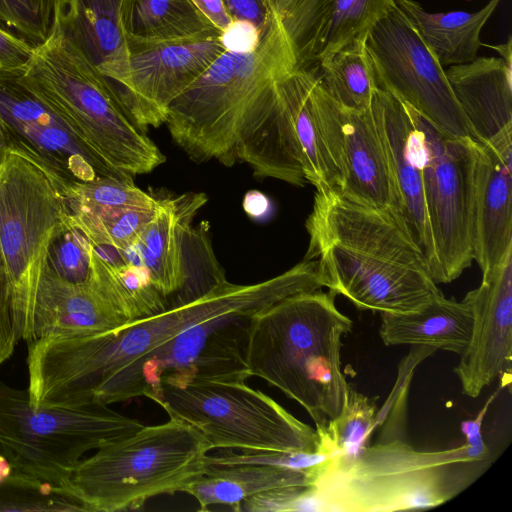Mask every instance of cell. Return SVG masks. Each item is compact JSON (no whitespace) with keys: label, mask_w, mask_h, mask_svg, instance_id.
I'll list each match as a JSON object with an SVG mask.
<instances>
[{"label":"cell","mask_w":512,"mask_h":512,"mask_svg":"<svg viewBox=\"0 0 512 512\" xmlns=\"http://www.w3.org/2000/svg\"><path fill=\"white\" fill-rule=\"evenodd\" d=\"M322 288L317 264L302 260L254 284L220 283L203 296L115 330L57 335L27 343L33 407L111 405L137 398L140 370L162 345L212 318H250L287 296Z\"/></svg>","instance_id":"obj_1"},{"label":"cell","mask_w":512,"mask_h":512,"mask_svg":"<svg viewBox=\"0 0 512 512\" xmlns=\"http://www.w3.org/2000/svg\"><path fill=\"white\" fill-rule=\"evenodd\" d=\"M305 227L304 259L317 262L323 287L359 310L408 313L443 294L421 249L388 211L316 190Z\"/></svg>","instance_id":"obj_2"},{"label":"cell","mask_w":512,"mask_h":512,"mask_svg":"<svg viewBox=\"0 0 512 512\" xmlns=\"http://www.w3.org/2000/svg\"><path fill=\"white\" fill-rule=\"evenodd\" d=\"M321 289L299 292L252 315L246 327L248 373L301 405L323 429L342 407L348 382L341 368L342 337L353 323Z\"/></svg>","instance_id":"obj_3"},{"label":"cell","mask_w":512,"mask_h":512,"mask_svg":"<svg viewBox=\"0 0 512 512\" xmlns=\"http://www.w3.org/2000/svg\"><path fill=\"white\" fill-rule=\"evenodd\" d=\"M487 445L421 451L402 440L334 454L308 468L310 511L428 509L469 487L490 465Z\"/></svg>","instance_id":"obj_4"},{"label":"cell","mask_w":512,"mask_h":512,"mask_svg":"<svg viewBox=\"0 0 512 512\" xmlns=\"http://www.w3.org/2000/svg\"><path fill=\"white\" fill-rule=\"evenodd\" d=\"M210 451L196 429L169 418L81 459L57 490L86 512L138 510L156 496L185 492L204 472Z\"/></svg>","instance_id":"obj_5"},{"label":"cell","mask_w":512,"mask_h":512,"mask_svg":"<svg viewBox=\"0 0 512 512\" xmlns=\"http://www.w3.org/2000/svg\"><path fill=\"white\" fill-rule=\"evenodd\" d=\"M287 38L276 20L251 48L226 49L169 105L165 123L194 162L232 165L240 121L252 102L281 74L293 70Z\"/></svg>","instance_id":"obj_6"},{"label":"cell","mask_w":512,"mask_h":512,"mask_svg":"<svg viewBox=\"0 0 512 512\" xmlns=\"http://www.w3.org/2000/svg\"><path fill=\"white\" fill-rule=\"evenodd\" d=\"M24 82L98 155L134 177L163 164L164 154L108 81L53 37L22 71Z\"/></svg>","instance_id":"obj_7"},{"label":"cell","mask_w":512,"mask_h":512,"mask_svg":"<svg viewBox=\"0 0 512 512\" xmlns=\"http://www.w3.org/2000/svg\"><path fill=\"white\" fill-rule=\"evenodd\" d=\"M143 426L104 404L33 407L27 390L0 380V454L12 473L55 489L87 452Z\"/></svg>","instance_id":"obj_8"},{"label":"cell","mask_w":512,"mask_h":512,"mask_svg":"<svg viewBox=\"0 0 512 512\" xmlns=\"http://www.w3.org/2000/svg\"><path fill=\"white\" fill-rule=\"evenodd\" d=\"M150 400L169 418L196 429L210 450L319 452L315 428L246 380L196 378L181 384L163 383Z\"/></svg>","instance_id":"obj_9"},{"label":"cell","mask_w":512,"mask_h":512,"mask_svg":"<svg viewBox=\"0 0 512 512\" xmlns=\"http://www.w3.org/2000/svg\"><path fill=\"white\" fill-rule=\"evenodd\" d=\"M404 104V103H403ZM416 131L436 284L457 279L473 261L475 140L453 137L404 104Z\"/></svg>","instance_id":"obj_10"},{"label":"cell","mask_w":512,"mask_h":512,"mask_svg":"<svg viewBox=\"0 0 512 512\" xmlns=\"http://www.w3.org/2000/svg\"><path fill=\"white\" fill-rule=\"evenodd\" d=\"M62 196L33 161L8 151L0 166V250L13 323L32 301L51 239L64 220Z\"/></svg>","instance_id":"obj_11"},{"label":"cell","mask_w":512,"mask_h":512,"mask_svg":"<svg viewBox=\"0 0 512 512\" xmlns=\"http://www.w3.org/2000/svg\"><path fill=\"white\" fill-rule=\"evenodd\" d=\"M365 48L378 89L412 107L443 132L474 140L444 67L396 4L372 26Z\"/></svg>","instance_id":"obj_12"},{"label":"cell","mask_w":512,"mask_h":512,"mask_svg":"<svg viewBox=\"0 0 512 512\" xmlns=\"http://www.w3.org/2000/svg\"><path fill=\"white\" fill-rule=\"evenodd\" d=\"M0 122L9 151L37 164L60 195L97 177L132 178L110 166L23 80L0 71Z\"/></svg>","instance_id":"obj_13"},{"label":"cell","mask_w":512,"mask_h":512,"mask_svg":"<svg viewBox=\"0 0 512 512\" xmlns=\"http://www.w3.org/2000/svg\"><path fill=\"white\" fill-rule=\"evenodd\" d=\"M313 103L320 136L338 175L336 191L354 202L388 211L399 220L397 198L371 107L354 110L340 105L323 89L317 73Z\"/></svg>","instance_id":"obj_14"},{"label":"cell","mask_w":512,"mask_h":512,"mask_svg":"<svg viewBox=\"0 0 512 512\" xmlns=\"http://www.w3.org/2000/svg\"><path fill=\"white\" fill-rule=\"evenodd\" d=\"M127 110L145 130L165 123L170 103L221 55L223 35L175 41L128 39Z\"/></svg>","instance_id":"obj_15"},{"label":"cell","mask_w":512,"mask_h":512,"mask_svg":"<svg viewBox=\"0 0 512 512\" xmlns=\"http://www.w3.org/2000/svg\"><path fill=\"white\" fill-rule=\"evenodd\" d=\"M248 320L234 316L212 318L176 335L143 364L138 397L151 399L163 383L181 384L196 378L247 380L250 375L242 339Z\"/></svg>","instance_id":"obj_16"},{"label":"cell","mask_w":512,"mask_h":512,"mask_svg":"<svg viewBox=\"0 0 512 512\" xmlns=\"http://www.w3.org/2000/svg\"><path fill=\"white\" fill-rule=\"evenodd\" d=\"M471 305V341L454 368L462 393L475 398L496 379L509 385L512 367V249L464 297Z\"/></svg>","instance_id":"obj_17"},{"label":"cell","mask_w":512,"mask_h":512,"mask_svg":"<svg viewBox=\"0 0 512 512\" xmlns=\"http://www.w3.org/2000/svg\"><path fill=\"white\" fill-rule=\"evenodd\" d=\"M393 5L395 0H274L293 70L316 71L332 53L364 43L372 26Z\"/></svg>","instance_id":"obj_18"},{"label":"cell","mask_w":512,"mask_h":512,"mask_svg":"<svg viewBox=\"0 0 512 512\" xmlns=\"http://www.w3.org/2000/svg\"><path fill=\"white\" fill-rule=\"evenodd\" d=\"M125 0H55L50 37L103 76L127 109L129 53Z\"/></svg>","instance_id":"obj_19"},{"label":"cell","mask_w":512,"mask_h":512,"mask_svg":"<svg viewBox=\"0 0 512 512\" xmlns=\"http://www.w3.org/2000/svg\"><path fill=\"white\" fill-rule=\"evenodd\" d=\"M472 237L473 261L482 274L512 249V126L475 142Z\"/></svg>","instance_id":"obj_20"},{"label":"cell","mask_w":512,"mask_h":512,"mask_svg":"<svg viewBox=\"0 0 512 512\" xmlns=\"http://www.w3.org/2000/svg\"><path fill=\"white\" fill-rule=\"evenodd\" d=\"M371 111L396 194L399 220L421 249L432 274L434 249L415 128L405 105L381 89L374 93Z\"/></svg>","instance_id":"obj_21"},{"label":"cell","mask_w":512,"mask_h":512,"mask_svg":"<svg viewBox=\"0 0 512 512\" xmlns=\"http://www.w3.org/2000/svg\"><path fill=\"white\" fill-rule=\"evenodd\" d=\"M125 324L89 279L73 284L45 265L32 301L14 328L17 339L28 343L49 336L110 331Z\"/></svg>","instance_id":"obj_22"},{"label":"cell","mask_w":512,"mask_h":512,"mask_svg":"<svg viewBox=\"0 0 512 512\" xmlns=\"http://www.w3.org/2000/svg\"><path fill=\"white\" fill-rule=\"evenodd\" d=\"M157 200L154 215L137 240L116 250L123 260L148 272L168 304L183 285L186 236L207 196L203 192H185L157 196Z\"/></svg>","instance_id":"obj_23"},{"label":"cell","mask_w":512,"mask_h":512,"mask_svg":"<svg viewBox=\"0 0 512 512\" xmlns=\"http://www.w3.org/2000/svg\"><path fill=\"white\" fill-rule=\"evenodd\" d=\"M276 80L245 111L236 135L235 159L248 164L256 178L303 187L307 180L300 152Z\"/></svg>","instance_id":"obj_24"},{"label":"cell","mask_w":512,"mask_h":512,"mask_svg":"<svg viewBox=\"0 0 512 512\" xmlns=\"http://www.w3.org/2000/svg\"><path fill=\"white\" fill-rule=\"evenodd\" d=\"M445 72L475 141H489L512 126V60L476 57Z\"/></svg>","instance_id":"obj_25"},{"label":"cell","mask_w":512,"mask_h":512,"mask_svg":"<svg viewBox=\"0 0 512 512\" xmlns=\"http://www.w3.org/2000/svg\"><path fill=\"white\" fill-rule=\"evenodd\" d=\"M379 336L386 346L415 345L456 353L467 349L474 317L470 303L443 294L408 313H380Z\"/></svg>","instance_id":"obj_26"},{"label":"cell","mask_w":512,"mask_h":512,"mask_svg":"<svg viewBox=\"0 0 512 512\" xmlns=\"http://www.w3.org/2000/svg\"><path fill=\"white\" fill-rule=\"evenodd\" d=\"M287 486H311L307 469L256 464L209 465L184 493L193 496L199 510L229 506L240 511L241 503L258 493Z\"/></svg>","instance_id":"obj_27"},{"label":"cell","mask_w":512,"mask_h":512,"mask_svg":"<svg viewBox=\"0 0 512 512\" xmlns=\"http://www.w3.org/2000/svg\"><path fill=\"white\" fill-rule=\"evenodd\" d=\"M500 2L489 0L476 12L430 13L415 0H395L443 67L469 63L477 57L481 31Z\"/></svg>","instance_id":"obj_28"},{"label":"cell","mask_w":512,"mask_h":512,"mask_svg":"<svg viewBox=\"0 0 512 512\" xmlns=\"http://www.w3.org/2000/svg\"><path fill=\"white\" fill-rule=\"evenodd\" d=\"M315 80L316 71L290 70L277 78L276 86L290 120L307 183L316 190H337L338 175L316 120L313 103Z\"/></svg>","instance_id":"obj_29"},{"label":"cell","mask_w":512,"mask_h":512,"mask_svg":"<svg viewBox=\"0 0 512 512\" xmlns=\"http://www.w3.org/2000/svg\"><path fill=\"white\" fill-rule=\"evenodd\" d=\"M88 279L127 323L168 308L148 272L123 260L115 248L93 246Z\"/></svg>","instance_id":"obj_30"},{"label":"cell","mask_w":512,"mask_h":512,"mask_svg":"<svg viewBox=\"0 0 512 512\" xmlns=\"http://www.w3.org/2000/svg\"><path fill=\"white\" fill-rule=\"evenodd\" d=\"M123 23L127 38L138 41L223 35L191 0H125Z\"/></svg>","instance_id":"obj_31"},{"label":"cell","mask_w":512,"mask_h":512,"mask_svg":"<svg viewBox=\"0 0 512 512\" xmlns=\"http://www.w3.org/2000/svg\"><path fill=\"white\" fill-rule=\"evenodd\" d=\"M316 73L323 89L340 105L354 110L371 107L377 85L365 42L327 56Z\"/></svg>","instance_id":"obj_32"},{"label":"cell","mask_w":512,"mask_h":512,"mask_svg":"<svg viewBox=\"0 0 512 512\" xmlns=\"http://www.w3.org/2000/svg\"><path fill=\"white\" fill-rule=\"evenodd\" d=\"M376 425L374 401L347 384L339 414L327 425L316 430L319 436V452L327 457L334 454H351L367 441Z\"/></svg>","instance_id":"obj_33"},{"label":"cell","mask_w":512,"mask_h":512,"mask_svg":"<svg viewBox=\"0 0 512 512\" xmlns=\"http://www.w3.org/2000/svg\"><path fill=\"white\" fill-rule=\"evenodd\" d=\"M155 208L125 207L73 213L66 210V215L68 221L80 230L93 246L123 249L137 240L153 217Z\"/></svg>","instance_id":"obj_34"},{"label":"cell","mask_w":512,"mask_h":512,"mask_svg":"<svg viewBox=\"0 0 512 512\" xmlns=\"http://www.w3.org/2000/svg\"><path fill=\"white\" fill-rule=\"evenodd\" d=\"M62 198L69 213L157 205V196L137 187L132 178L97 177L73 186Z\"/></svg>","instance_id":"obj_35"},{"label":"cell","mask_w":512,"mask_h":512,"mask_svg":"<svg viewBox=\"0 0 512 512\" xmlns=\"http://www.w3.org/2000/svg\"><path fill=\"white\" fill-rule=\"evenodd\" d=\"M226 280L214 254L207 224L192 225L186 236L183 285L169 300L168 307L197 299Z\"/></svg>","instance_id":"obj_36"},{"label":"cell","mask_w":512,"mask_h":512,"mask_svg":"<svg viewBox=\"0 0 512 512\" xmlns=\"http://www.w3.org/2000/svg\"><path fill=\"white\" fill-rule=\"evenodd\" d=\"M92 249L91 242L65 214L49 244L46 265L67 282L84 283L90 274Z\"/></svg>","instance_id":"obj_37"},{"label":"cell","mask_w":512,"mask_h":512,"mask_svg":"<svg viewBox=\"0 0 512 512\" xmlns=\"http://www.w3.org/2000/svg\"><path fill=\"white\" fill-rule=\"evenodd\" d=\"M0 511H85L50 485L11 473L0 482Z\"/></svg>","instance_id":"obj_38"},{"label":"cell","mask_w":512,"mask_h":512,"mask_svg":"<svg viewBox=\"0 0 512 512\" xmlns=\"http://www.w3.org/2000/svg\"><path fill=\"white\" fill-rule=\"evenodd\" d=\"M55 0H0V26L35 49L50 37Z\"/></svg>","instance_id":"obj_39"},{"label":"cell","mask_w":512,"mask_h":512,"mask_svg":"<svg viewBox=\"0 0 512 512\" xmlns=\"http://www.w3.org/2000/svg\"><path fill=\"white\" fill-rule=\"evenodd\" d=\"M311 486H287L267 490L245 499L240 511L290 512L309 511Z\"/></svg>","instance_id":"obj_40"},{"label":"cell","mask_w":512,"mask_h":512,"mask_svg":"<svg viewBox=\"0 0 512 512\" xmlns=\"http://www.w3.org/2000/svg\"><path fill=\"white\" fill-rule=\"evenodd\" d=\"M234 23L251 26L258 34L266 30L277 18L274 0H222Z\"/></svg>","instance_id":"obj_41"},{"label":"cell","mask_w":512,"mask_h":512,"mask_svg":"<svg viewBox=\"0 0 512 512\" xmlns=\"http://www.w3.org/2000/svg\"><path fill=\"white\" fill-rule=\"evenodd\" d=\"M17 342L12 316L10 286L0 250V366L13 354Z\"/></svg>","instance_id":"obj_42"},{"label":"cell","mask_w":512,"mask_h":512,"mask_svg":"<svg viewBox=\"0 0 512 512\" xmlns=\"http://www.w3.org/2000/svg\"><path fill=\"white\" fill-rule=\"evenodd\" d=\"M35 51L30 43L0 26V71H24Z\"/></svg>","instance_id":"obj_43"},{"label":"cell","mask_w":512,"mask_h":512,"mask_svg":"<svg viewBox=\"0 0 512 512\" xmlns=\"http://www.w3.org/2000/svg\"><path fill=\"white\" fill-rule=\"evenodd\" d=\"M193 4L218 28L223 34L234 25L227 13L222 0H191Z\"/></svg>","instance_id":"obj_44"},{"label":"cell","mask_w":512,"mask_h":512,"mask_svg":"<svg viewBox=\"0 0 512 512\" xmlns=\"http://www.w3.org/2000/svg\"><path fill=\"white\" fill-rule=\"evenodd\" d=\"M269 206V199L259 191L252 190L244 196L243 209L250 217L259 218L265 215Z\"/></svg>","instance_id":"obj_45"},{"label":"cell","mask_w":512,"mask_h":512,"mask_svg":"<svg viewBox=\"0 0 512 512\" xmlns=\"http://www.w3.org/2000/svg\"><path fill=\"white\" fill-rule=\"evenodd\" d=\"M9 149L6 142L5 133L2 127V124L0 122V166L2 165L3 161L6 158V155L8 153Z\"/></svg>","instance_id":"obj_46"},{"label":"cell","mask_w":512,"mask_h":512,"mask_svg":"<svg viewBox=\"0 0 512 512\" xmlns=\"http://www.w3.org/2000/svg\"><path fill=\"white\" fill-rule=\"evenodd\" d=\"M12 473V469L8 461L0 454V482L5 480Z\"/></svg>","instance_id":"obj_47"}]
</instances>
